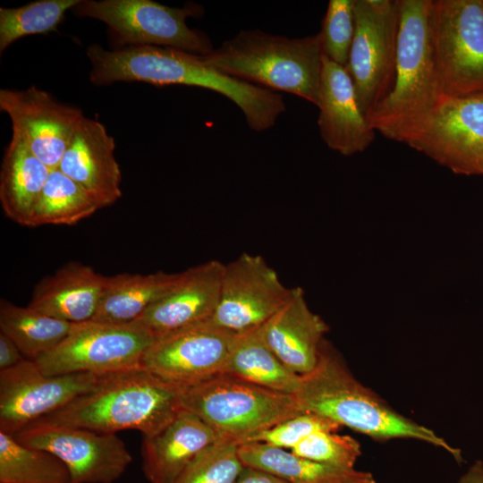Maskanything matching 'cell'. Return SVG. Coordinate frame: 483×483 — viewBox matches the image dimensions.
I'll return each mask as SVG.
<instances>
[{
    "mask_svg": "<svg viewBox=\"0 0 483 483\" xmlns=\"http://www.w3.org/2000/svg\"><path fill=\"white\" fill-rule=\"evenodd\" d=\"M294 396L303 412L322 416L375 440H419L442 448L458 462L463 461L460 449L432 429L395 411L360 383L326 339L315 369L301 376Z\"/></svg>",
    "mask_w": 483,
    "mask_h": 483,
    "instance_id": "cell-2",
    "label": "cell"
},
{
    "mask_svg": "<svg viewBox=\"0 0 483 483\" xmlns=\"http://www.w3.org/2000/svg\"><path fill=\"white\" fill-rule=\"evenodd\" d=\"M154 341L136 322L115 325L88 321L75 324L56 347L33 360L47 376H102L141 366L142 358Z\"/></svg>",
    "mask_w": 483,
    "mask_h": 483,
    "instance_id": "cell-9",
    "label": "cell"
},
{
    "mask_svg": "<svg viewBox=\"0 0 483 483\" xmlns=\"http://www.w3.org/2000/svg\"><path fill=\"white\" fill-rule=\"evenodd\" d=\"M0 109L12 123V136L23 141L51 170L59 166L82 111L58 102L50 93L30 86L0 90Z\"/></svg>",
    "mask_w": 483,
    "mask_h": 483,
    "instance_id": "cell-16",
    "label": "cell"
},
{
    "mask_svg": "<svg viewBox=\"0 0 483 483\" xmlns=\"http://www.w3.org/2000/svg\"><path fill=\"white\" fill-rule=\"evenodd\" d=\"M102 208L84 188L53 169L33 210L30 226L72 225Z\"/></svg>",
    "mask_w": 483,
    "mask_h": 483,
    "instance_id": "cell-28",
    "label": "cell"
},
{
    "mask_svg": "<svg viewBox=\"0 0 483 483\" xmlns=\"http://www.w3.org/2000/svg\"><path fill=\"white\" fill-rule=\"evenodd\" d=\"M260 328L276 357L291 371L304 376L315 369L329 326L309 309L303 289L297 286L291 288L286 302Z\"/></svg>",
    "mask_w": 483,
    "mask_h": 483,
    "instance_id": "cell-20",
    "label": "cell"
},
{
    "mask_svg": "<svg viewBox=\"0 0 483 483\" xmlns=\"http://www.w3.org/2000/svg\"><path fill=\"white\" fill-rule=\"evenodd\" d=\"M340 428L339 424L326 418L310 412H302L249 436L242 444L262 443L291 451L315 432L321 430L335 432Z\"/></svg>",
    "mask_w": 483,
    "mask_h": 483,
    "instance_id": "cell-34",
    "label": "cell"
},
{
    "mask_svg": "<svg viewBox=\"0 0 483 483\" xmlns=\"http://www.w3.org/2000/svg\"><path fill=\"white\" fill-rule=\"evenodd\" d=\"M235 335L210 319L155 340L141 366L168 383L185 387L224 372Z\"/></svg>",
    "mask_w": 483,
    "mask_h": 483,
    "instance_id": "cell-15",
    "label": "cell"
},
{
    "mask_svg": "<svg viewBox=\"0 0 483 483\" xmlns=\"http://www.w3.org/2000/svg\"><path fill=\"white\" fill-rule=\"evenodd\" d=\"M405 144L454 174L483 176V94L445 97Z\"/></svg>",
    "mask_w": 483,
    "mask_h": 483,
    "instance_id": "cell-11",
    "label": "cell"
},
{
    "mask_svg": "<svg viewBox=\"0 0 483 483\" xmlns=\"http://www.w3.org/2000/svg\"><path fill=\"white\" fill-rule=\"evenodd\" d=\"M222 436L194 413L182 409L163 429L143 436L142 470L148 483H172Z\"/></svg>",
    "mask_w": 483,
    "mask_h": 483,
    "instance_id": "cell-21",
    "label": "cell"
},
{
    "mask_svg": "<svg viewBox=\"0 0 483 483\" xmlns=\"http://www.w3.org/2000/svg\"><path fill=\"white\" fill-rule=\"evenodd\" d=\"M72 12L106 23L123 45L172 47L201 55L214 50L205 33L187 25L188 17L202 13L198 4L174 8L151 0H81Z\"/></svg>",
    "mask_w": 483,
    "mask_h": 483,
    "instance_id": "cell-7",
    "label": "cell"
},
{
    "mask_svg": "<svg viewBox=\"0 0 483 483\" xmlns=\"http://www.w3.org/2000/svg\"><path fill=\"white\" fill-rule=\"evenodd\" d=\"M106 276L91 267L69 262L34 288L29 307L72 324L93 320L105 289Z\"/></svg>",
    "mask_w": 483,
    "mask_h": 483,
    "instance_id": "cell-22",
    "label": "cell"
},
{
    "mask_svg": "<svg viewBox=\"0 0 483 483\" xmlns=\"http://www.w3.org/2000/svg\"><path fill=\"white\" fill-rule=\"evenodd\" d=\"M181 405L224 436H249L302 413L295 396L221 373L181 387Z\"/></svg>",
    "mask_w": 483,
    "mask_h": 483,
    "instance_id": "cell-6",
    "label": "cell"
},
{
    "mask_svg": "<svg viewBox=\"0 0 483 483\" xmlns=\"http://www.w3.org/2000/svg\"><path fill=\"white\" fill-rule=\"evenodd\" d=\"M99 377L92 373L47 376L30 359L0 370V430L15 435L92 389Z\"/></svg>",
    "mask_w": 483,
    "mask_h": 483,
    "instance_id": "cell-13",
    "label": "cell"
},
{
    "mask_svg": "<svg viewBox=\"0 0 483 483\" xmlns=\"http://www.w3.org/2000/svg\"><path fill=\"white\" fill-rule=\"evenodd\" d=\"M291 452L311 461L353 468L361 455V447L360 443L350 436L321 430L304 438Z\"/></svg>",
    "mask_w": 483,
    "mask_h": 483,
    "instance_id": "cell-33",
    "label": "cell"
},
{
    "mask_svg": "<svg viewBox=\"0 0 483 483\" xmlns=\"http://www.w3.org/2000/svg\"><path fill=\"white\" fill-rule=\"evenodd\" d=\"M90 81L97 86L117 81L153 85H186L216 91L233 101L256 131L273 127L285 111L283 97L270 89L231 77L208 64L204 55L184 50L129 46L106 50L99 45L87 49Z\"/></svg>",
    "mask_w": 483,
    "mask_h": 483,
    "instance_id": "cell-1",
    "label": "cell"
},
{
    "mask_svg": "<svg viewBox=\"0 0 483 483\" xmlns=\"http://www.w3.org/2000/svg\"><path fill=\"white\" fill-rule=\"evenodd\" d=\"M354 21L346 69L360 107L368 117L394 85L399 0H355Z\"/></svg>",
    "mask_w": 483,
    "mask_h": 483,
    "instance_id": "cell-10",
    "label": "cell"
},
{
    "mask_svg": "<svg viewBox=\"0 0 483 483\" xmlns=\"http://www.w3.org/2000/svg\"><path fill=\"white\" fill-rule=\"evenodd\" d=\"M223 373L293 395L301 381L268 347L260 326L235 335Z\"/></svg>",
    "mask_w": 483,
    "mask_h": 483,
    "instance_id": "cell-26",
    "label": "cell"
},
{
    "mask_svg": "<svg viewBox=\"0 0 483 483\" xmlns=\"http://www.w3.org/2000/svg\"><path fill=\"white\" fill-rule=\"evenodd\" d=\"M290 292L262 256L242 253L224 265L211 320L235 334L259 327L283 307Z\"/></svg>",
    "mask_w": 483,
    "mask_h": 483,
    "instance_id": "cell-14",
    "label": "cell"
},
{
    "mask_svg": "<svg viewBox=\"0 0 483 483\" xmlns=\"http://www.w3.org/2000/svg\"><path fill=\"white\" fill-rule=\"evenodd\" d=\"M459 483H483V462L475 461L461 477Z\"/></svg>",
    "mask_w": 483,
    "mask_h": 483,
    "instance_id": "cell-37",
    "label": "cell"
},
{
    "mask_svg": "<svg viewBox=\"0 0 483 483\" xmlns=\"http://www.w3.org/2000/svg\"><path fill=\"white\" fill-rule=\"evenodd\" d=\"M430 21L444 97L483 94V0H431Z\"/></svg>",
    "mask_w": 483,
    "mask_h": 483,
    "instance_id": "cell-8",
    "label": "cell"
},
{
    "mask_svg": "<svg viewBox=\"0 0 483 483\" xmlns=\"http://www.w3.org/2000/svg\"><path fill=\"white\" fill-rule=\"evenodd\" d=\"M74 325L1 299L0 333L11 338L28 359L35 360L56 347Z\"/></svg>",
    "mask_w": 483,
    "mask_h": 483,
    "instance_id": "cell-27",
    "label": "cell"
},
{
    "mask_svg": "<svg viewBox=\"0 0 483 483\" xmlns=\"http://www.w3.org/2000/svg\"><path fill=\"white\" fill-rule=\"evenodd\" d=\"M431 0H399L395 73L390 93L368 115L384 137L405 143L445 98L434 52Z\"/></svg>",
    "mask_w": 483,
    "mask_h": 483,
    "instance_id": "cell-4",
    "label": "cell"
},
{
    "mask_svg": "<svg viewBox=\"0 0 483 483\" xmlns=\"http://www.w3.org/2000/svg\"><path fill=\"white\" fill-rule=\"evenodd\" d=\"M224 265L213 259L182 272L177 284L134 322L157 340L210 320L219 301Z\"/></svg>",
    "mask_w": 483,
    "mask_h": 483,
    "instance_id": "cell-17",
    "label": "cell"
},
{
    "mask_svg": "<svg viewBox=\"0 0 483 483\" xmlns=\"http://www.w3.org/2000/svg\"><path fill=\"white\" fill-rule=\"evenodd\" d=\"M181 275L157 271L106 276L100 306L91 321L115 325L136 321L177 284Z\"/></svg>",
    "mask_w": 483,
    "mask_h": 483,
    "instance_id": "cell-24",
    "label": "cell"
},
{
    "mask_svg": "<svg viewBox=\"0 0 483 483\" xmlns=\"http://www.w3.org/2000/svg\"><path fill=\"white\" fill-rule=\"evenodd\" d=\"M233 483H289L263 470L245 466Z\"/></svg>",
    "mask_w": 483,
    "mask_h": 483,
    "instance_id": "cell-36",
    "label": "cell"
},
{
    "mask_svg": "<svg viewBox=\"0 0 483 483\" xmlns=\"http://www.w3.org/2000/svg\"><path fill=\"white\" fill-rule=\"evenodd\" d=\"M317 106L320 136L330 149L352 156L373 142L376 131L360 107L347 69L325 55Z\"/></svg>",
    "mask_w": 483,
    "mask_h": 483,
    "instance_id": "cell-18",
    "label": "cell"
},
{
    "mask_svg": "<svg viewBox=\"0 0 483 483\" xmlns=\"http://www.w3.org/2000/svg\"><path fill=\"white\" fill-rule=\"evenodd\" d=\"M355 0H330L319 32L323 54L346 68L354 36Z\"/></svg>",
    "mask_w": 483,
    "mask_h": 483,
    "instance_id": "cell-32",
    "label": "cell"
},
{
    "mask_svg": "<svg viewBox=\"0 0 483 483\" xmlns=\"http://www.w3.org/2000/svg\"><path fill=\"white\" fill-rule=\"evenodd\" d=\"M319 33L289 38L258 30H241L204 55L218 71L272 91L318 104L323 67Z\"/></svg>",
    "mask_w": 483,
    "mask_h": 483,
    "instance_id": "cell-5",
    "label": "cell"
},
{
    "mask_svg": "<svg viewBox=\"0 0 483 483\" xmlns=\"http://www.w3.org/2000/svg\"><path fill=\"white\" fill-rule=\"evenodd\" d=\"M239 442L222 436L201 453L172 483H233L244 464Z\"/></svg>",
    "mask_w": 483,
    "mask_h": 483,
    "instance_id": "cell-31",
    "label": "cell"
},
{
    "mask_svg": "<svg viewBox=\"0 0 483 483\" xmlns=\"http://www.w3.org/2000/svg\"><path fill=\"white\" fill-rule=\"evenodd\" d=\"M50 172L51 169L23 141L12 136L0 171V202L8 218L30 226Z\"/></svg>",
    "mask_w": 483,
    "mask_h": 483,
    "instance_id": "cell-23",
    "label": "cell"
},
{
    "mask_svg": "<svg viewBox=\"0 0 483 483\" xmlns=\"http://www.w3.org/2000/svg\"><path fill=\"white\" fill-rule=\"evenodd\" d=\"M0 483H72V479L55 455L27 446L0 430Z\"/></svg>",
    "mask_w": 483,
    "mask_h": 483,
    "instance_id": "cell-29",
    "label": "cell"
},
{
    "mask_svg": "<svg viewBox=\"0 0 483 483\" xmlns=\"http://www.w3.org/2000/svg\"><path fill=\"white\" fill-rule=\"evenodd\" d=\"M182 409L181 387L140 366L100 376L92 389L34 422L106 434L135 429L150 436Z\"/></svg>",
    "mask_w": 483,
    "mask_h": 483,
    "instance_id": "cell-3",
    "label": "cell"
},
{
    "mask_svg": "<svg viewBox=\"0 0 483 483\" xmlns=\"http://www.w3.org/2000/svg\"><path fill=\"white\" fill-rule=\"evenodd\" d=\"M81 0H38L17 8H0V53L22 37L56 30L68 10Z\"/></svg>",
    "mask_w": 483,
    "mask_h": 483,
    "instance_id": "cell-30",
    "label": "cell"
},
{
    "mask_svg": "<svg viewBox=\"0 0 483 483\" xmlns=\"http://www.w3.org/2000/svg\"><path fill=\"white\" fill-rule=\"evenodd\" d=\"M114 139L100 122L84 116L77 125L58 169L84 188L102 208L122 196V174Z\"/></svg>",
    "mask_w": 483,
    "mask_h": 483,
    "instance_id": "cell-19",
    "label": "cell"
},
{
    "mask_svg": "<svg viewBox=\"0 0 483 483\" xmlns=\"http://www.w3.org/2000/svg\"><path fill=\"white\" fill-rule=\"evenodd\" d=\"M13 436L20 443L60 459L70 471L72 483H114L132 461L116 434L33 422Z\"/></svg>",
    "mask_w": 483,
    "mask_h": 483,
    "instance_id": "cell-12",
    "label": "cell"
},
{
    "mask_svg": "<svg viewBox=\"0 0 483 483\" xmlns=\"http://www.w3.org/2000/svg\"><path fill=\"white\" fill-rule=\"evenodd\" d=\"M25 359L16 343L3 333H0V370L10 369Z\"/></svg>",
    "mask_w": 483,
    "mask_h": 483,
    "instance_id": "cell-35",
    "label": "cell"
},
{
    "mask_svg": "<svg viewBox=\"0 0 483 483\" xmlns=\"http://www.w3.org/2000/svg\"><path fill=\"white\" fill-rule=\"evenodd\" d=\"M238 453L245 466L266 470L289 483H377L369 471L311 461L262 443L241 444Z\"/></svg>",
    "mask_w": 483,
    "mask_h": 483,
    "instance_id": "cell-25",
    "label": "cell"
}]
</instances>
